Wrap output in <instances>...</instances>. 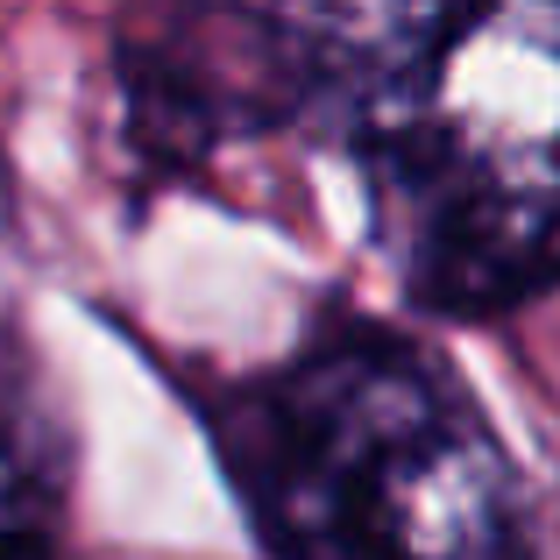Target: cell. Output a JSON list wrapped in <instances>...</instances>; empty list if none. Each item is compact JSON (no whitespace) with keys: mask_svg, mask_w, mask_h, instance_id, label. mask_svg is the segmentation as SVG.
I'll return each instance as SVG.
<instances>
[{"mask_svg":"<svg viewBox=\"0 0 560 560\" xmlns=\"http://www.w3.org/2000/svg\"><path fill=\"white\" fill-rule=\"evenodd\" d=\"M242 28L262 121L348 150L419 305L490 319L560 277V8H299Z\"/></svg>","mask_w":560,"mask_h":560,"instance_id":"cell-1","label":"cell"},{"mask_svg":"<svg viewBox=\"0 0 560 560\" xmlns=\"http://www.w3.org/2000/svg\"><path fill=\"white\" fill-rule=\"evenodd\" d=\"M220 462L277 560H533V518L468 383L348 319L228 390Z\"/></svg>","mask_w":560,"mask_h":560,"instance_id":"cell-2","label":"cell"},{"mask_svg":"<svg viewBox=\"0 0 560 560\" xmlns=\"http://www.w3.org/2000/svg\"><path fill=\"white\" fill-rule=\"evenodd\" d=\"M0 560H57V476L0 370Z\"/></svg>","mask_w":560,"mask_h":560,"instance_id":"cell-3","label":"cell"}]
</instances>
